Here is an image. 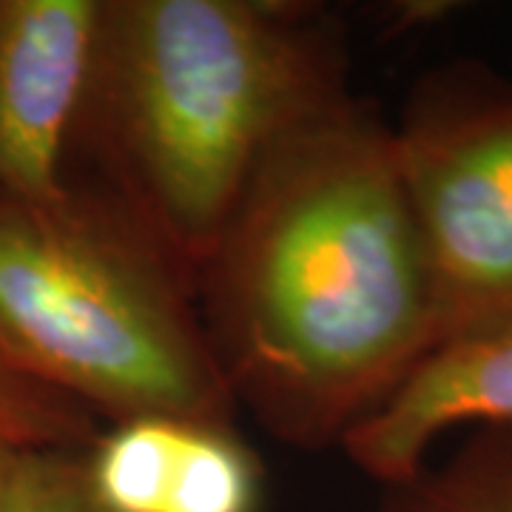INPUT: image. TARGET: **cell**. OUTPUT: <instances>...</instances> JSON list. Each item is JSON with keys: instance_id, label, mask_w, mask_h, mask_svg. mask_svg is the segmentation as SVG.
<instances>
[{"instance_id": "4", "label": "cell", "mask_w": 512, "mask_h": 512, "mask_svg": "<svg viewBox=\"0 0 512 512\" xmlns=\"http://www.w3.org/2000/svg\"><path fill=\"white\" fill-rule=\"evenodd\" d=\"M393 137L436 348L512 319V77L478 63L424 77Z\"/></svg>"}, {"instance_id": "10", "label": "cell", "mask_w": 512, "mask_h": 512, "mask_svg": "<svg viewBox=\"0 0 512 512\" xmlns=\"http://www.w3.org/2000/svg\"><path fill=\"white\" fill-rule=\"evenodd\" d=\"M6 512H109L94 498L86 464L66 450H23L12 458Z\"/></svg>"}, {"instance_id": "6", "label": "cell", "mask_w": 512, "mask_h": 512, "mask_svg": "<svg viewBox=\"0 0 512 512\" xmlns=\"http://www.w3.org/2000/svg\"><path fill=\"white\" fill-rule=\"evenodd\" d=\"M512 424V319L436 348L342 436L348 458L384 487L421 473L458 427Z\"/></svg>"}, {"instance_id": "2", "label": "cell", "mask_w": 512, "mask_h": 512, "mask_svg": "<svg viewBox=\"0 0 512 512\" xmlns=\"http://www.w3.org/2000/svg\"><path fill=\"white\" fill-rule=\"evenodd\" d=\"M342 94L308 9L106 0L69 151L83 148L103 177L89 188L194 276L271 151Z\"/></svg>"}, {"instance_id": "3", "label": "cell", "mask_w": 512, "mask_h": 512, "mask_svg": "<svg viewBox=\"0 0 512 512\" xmlns=\"http://www.w3.org/2000/svg\"><path fill=\"white\" fill-rule=\"evenodd\" d=\"M188 279L89 185L55 202L0 197V345L94 416L228 427L234 393Z\"/></svg>"}, {"instance_id": "11", "label": "cell", "mask_w": 512, "mask_h": 512, "mask_svg": "<svg viewBox=\"0 0 512 512\" xmlns=\"http://www.w3.org/2000/svg\"><path fill=\"white\" fill-rule=\"evenodd\" d=\"M12 458H15V450H3V447H0V512H6V493H9Z\"/></svg>"}, {"instance_id": "8", "label": "cell", "mask_w": 512, "mask_h": 512, "mask_svg": "<svg viewBox=\"0 0 512 512\" xmlns=\"http://www.w3.org/2000/svg\"><path fill=\"white\" fill-rule=\"evenodd\" d=\"M387 490L376 512H512V424L476 427L439 467Z\"/></svg>"}, {"instance_id": "5", "label": "cell", "mask_w": 512, "mask_h": 512, "mask_svg": "<svg viewBox=\"0 0 512 512\" xmlns=\"http://www.w3.org/2000/svg\"><path fill=\"white\" fill-rule=\"evenodd\" d=\"M97 23V0H0V197L66 194V151Z\"/></svg>"}, {"instance_id": "7", "label": "cell", "mask_w": 512, "mask_h": 512, "mask_svg": "<svg viewBox=\"0 0 512 512\" xmlns=\"http://www.w3.org/2000/svg\"><path fill=\"white\" fill-rule=\"evenodd\" d=\"M109 512H256L262 476L251 450L220 424L117 421L83 456Z\"/></svg>"}, {"instance_id": "1", "label": "cell", "mask_w": 512, "mask_h": 512, "mask_svg": "<svg viewBox=\"0 0 512 512\" xmlns=\"http://www.w3.org/2000/svg\"><path fill=\"white\" fill-rule=\"evenodd\" d=\"M234 399L279 439H339L436 348L393 128L348 94L256 171L200 271Z\"/></svg>"}, {"instance_id": "9", "label": "cell", "mask_w": 512, "mask_h": 512, "mask_svg": "<svg viewBox=\"0 0 512 512\" xmlns=\"http://www.w3.org/2000/svg\"><path fill=\"white\" fill-rule=\"evenodd\" d=\"M89 407L40 382L0 345V447L3 450H66L92 447L97 427Z\"/></svg>"}]
</instances>
